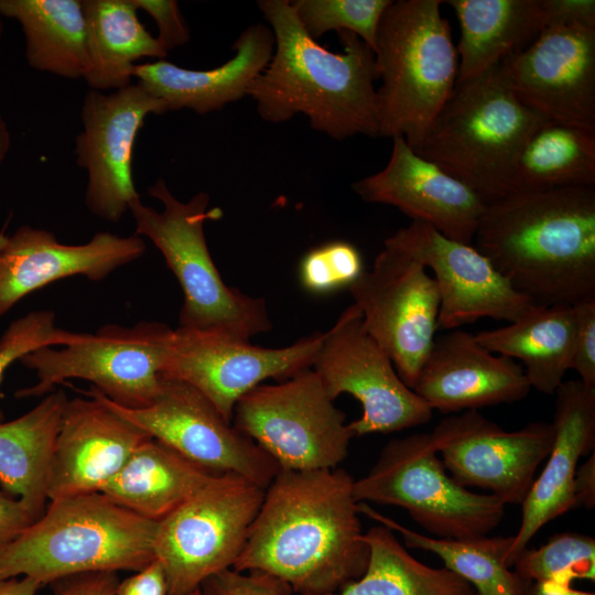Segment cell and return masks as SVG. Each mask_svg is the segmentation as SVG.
<instances>
[{
    "label": "cell",
    "mask_w": 595,
    "mask_h": 595,
    "mask_svg": "<svg viewBox=\"0 0 595 595\" xmlns=\"http://www.w3.org/2000/svg\"><path fill=\"white\" fill-rule=\"evenodd\" d=\"M354 478L343 468L280 469L231 569L277 577L298 595L336 593L367 569Z\"/></svg>",
    "instance_id": "obj_1"
},
{
    "label": "cell",
    "mask_w": 595,
    "mask_h": 595,
    "mask_svg": "<svg viewBox=\"0 0 595 595\" xmlns=\"http://www.w3.org/2000/svg\"><path fill=\"white\" fill-rule=\"evenodd\" d=\"M473 246L537 305L595 299V186L510 192L489 202Z\"/></svg>",
    "instance_id": "obj_2"
},
{
    "label": "cell",
    "mask_w": 595,
    "mask_h": 595,
    "mask_svg": "<svg viewBox=\"0 0 595 595\" xmlns=\"http://www.w3.org/2000/svg\"><path fill=\"white\" fill-rule=\"evenodd\" d=\"M257 4L274 36L272 57L248 89L260 118L281 123L302 113L312 129L335 140L379 137V71L372 48L339 31L343 52H331L305 32L291 1Z\"/></svg>",
    "instance_id": "obj_3"
},
{
    "label": "cell",
    "mask_w": 595,
    "mask_h": 595,
    "mask_svg": "<svg viewBox=\"0 0 595 595\" xmlns=\"http://www.w3.org/2000/svg\"><path fill=\"white\" fill-rule=\"evenodd\" d=\"M156 524L100 491L51 500L0 548V580L29 576L44 586L87 572L140 571L155 559Z\"/></svg>",
    "instance_id": "obj_4"
},
{
    "label": "cell",
    "mask_w": 595,
    "mask_h": 595,
    "mask_svg": "<svg viewBox=\"0 0 595 595\" xmlns=\"http://www.w3.org/2000/svg\"><path fill=\"white\" fill-rule=\"evenodd\" d=\"M499 64L457 80L423 137L411 147L486 204L510 192L520 151L549 120L515 95Z\"/></svg>",
    "instance_id": "obj_5"
},
{
    "label": "cell",
    "mask_w": 595,
    "mask_h": 595,
    "mask_svg": "<svg viewBox=\"0 0 595 595\" xmlns=\"http://www.w3.org/2000/svg\"><path fill=\"white\" fill-rule=\"evenodd\" d=\"M148 193L161 202L163 209L147 206L140 198L131 202L134 235L147 237L160 250L182 288L178 326L245 342L269 332L272 324L266 301L227 285L212 259L204 224L221 213L219 208L208 210V193L201 191L181 202L163 178H158Z\"/></svg>",
    "instance_id": "obj_6"
},
{
    "label": "cell",
    "mask_w": 595,
    "mask_h": 595,
    "mask_svg": "<svg viewBox=\"0 0 595 595\" xmlns=\"http://www.w3.org/2000/svg\"><path fill=\"white\" fill-rule=\"evenodd\" d=\"M442 3L392 0L380 20L374 51L381 79L379 137L416 144L457 83L458 58Z\"/></svg>",
    "instance_id": "obj_7"
},
{
    "label": "cell",
    "mask_w": 595,
    "mask_h": 595,
    "mask_svg": "<svg viewBox=\"0 0 595 595\" xmlns=\"http://www.w3.org/2000/svg\"><path fill=\"white\" fill-rule=\"evenodd\" d=\"M357 502L405 509L435 538L487 536L505 517L506 505L491 494L459 485L440 458L430 433L389 441L371 469L354 480Z\"/></svg>",
    "instance_id": "obj_8"
},
{
    "label": "cell",
    "mask_w": 595,
    "mask_h": 595,
    "mask_svg": "<svg viewBox=\"0 0 595 595\" xmlns=\"http://www.w3.org/2000/svg\"><path fill=\"white\" fill-rule=\"evenodd\" d=\"M172 333L161 322L143 321L131 327L107 324L62 348H37L19 360L35 371L37 380L15 397L46 396L68 379H83L120 407L144 408L161 391Z\"/></svg>",
    "instance_id": "obj_9"
},
{
    "label": "cell",
    "mask_w": 595,
    "mask_h": 595,
    "mask_svg": "<svg viewBox=\"0 0 595 595\" xmlns=\"http://www.w3.org/2000/svg\"><path fill=\"white\" fill-rule=\"evenodd\" d=\"M266 488L235 473L213 475L156 524L154 554L169 595H188L231 569L262 505Z\"/></svg>",
    "instance_id": "obj_10"
},
{
    "label": "cell",
    "mask_w": 595,
    "mask_h": 595,
    "mask_svg": "<svg viewBox=\"0 0 595 595\" xmlns=\"http://www.w3.org/2000/svg\"><path fill=\"white\" fill-rule=\"evenodd\" d=\"M231 422L286 470L336 468L355 437L312 368L247 392Z\"/></svg>",
    "instance_id": "obj_11"
},
{
    "label": "cell",
    "mask_w": 595,
    "mask_h": 595,
    "mask_svg": "<svg viewBox=\"0 0 595 595\" xmlns=\"http://www.w3.org/2000/svg\"><path fill=\"white\" fill-rule=\"evenodd\" d=\"M367 332L412 389L439 328L440 295L428 269L385 240L370 270L348 288Z\"/></svg>",
    "instance_id": "obj_12"
},
{
    "label": "cell",
    "mask_w": 595,
    "mask_h": 595,
    "mask_svg": "<svg viewBox=\"0 0 595 595\" xmlns=\"http://www.w3.org/2000/svg\"><path fill=\"white\" fill-rule=\"evenodd\" d=\"M312 369L331 399L348 393L360 402L363 415L349 423L355 436L401 431L432 418L433 410L399 377L354 303L324 332Z\"/></svg>",
    "instance_id": "obj_13"
},
{
    "label": "cell",
    "mask_w": 595,
    "mask_h": 595,
    "mask_svg": "<svg viewBox=\"0 0 595 595\" xmlns=\"http://www.w3.org/2000/svg\"><path fill=\"white\" fill-rule=\"evenodd\" d=\"M83 393L212 474L235 473L267 488L280 470L267 452L185 382L164 378L154 401L139 409L120 407L94 387Z\"/></svg>",
    "instance_id": "obj_14"
},
{
    "label": "cell",
    "mask_w": 595,
    "mask_h": 595,
    "mask_svg": "<svg viewBox=\"0 0 595 595\" xmlns=\"http://www.w3.org/2000/svg\"><path fill=\"white\" fill-rule=\"evenodd\" d=\"M323 336L315 332L289 346L268 348L178 326L172 333L162 377L192 386L231 422L238 400L262 381L285 380L312 368Z\"/></svg>",
    "instance_id": "obj_15"
},
{
    "label": "cell",
    "mask_w": 595,
    "mask_h": 595,
    "mask_svg": "<svg viewBox=\"0 0 595 595\" xmlns=\"http://www.w3.org/2000/svg\"><path fill=\"white\" fill-rule=\"evenodd\" d=\"M451 476L464 487L489 491L505 505H521L554 439L551 422L506 431L477 410L451 414L430 433Z\"/></svg>",
    "instance_id": "obj_16"
},
{
    "label": "cell",
    "mask_w": 595,
    "mask_h": 595,
    "mask_svg": "<svg viewBox=\"0 0 595 595\" xmlns=\"http://www.w3.org/2000/svg\"><path fill=\"white\" fill-rule=\"evenodd\" d=\"M164 112L163 101L139 82L108 94H85L74 152L87 171L85 204L91 214L117 223L140 198L132 177L133 148L147 116Z\"/></svg>",
    "instance_id": "obj_17"
},
{
    "label": "cell",
    "mask_w": 595,
    "mask_h": 595,
    "mask_svg": "<svg viewBox=\"0 0 595 595\" xmlns=\"http://www.w3.org/2000/svg\"><path fill=\"white\" fill-rule=\"evenodd\" d=\"M499 67L528 107L551 121L595 132V25H548Z\"/></svg>",
    "instance_id": "obj_18"
},
{
    "label": "cell",
    "mask_w": 595,
    "mask_h": 595,
    "mask_svg": "<svg viewBox=\"0 0 595 595\" xmlns=\"http://www.w3.org/2000/svg\"><path fill=\"white\" fill-rule=\"evenodd\" d=\"M386 240L434 273L441 329H456L485 317L511 323L537 305L473 245L450 239L428 224L411 221Z\"/></svg>",
    "instance_id": "obj_19"
},
{
    "label": "cell",
    "mask_w": 595,
    "mask_h": 595,
    "mask_svg": "<svg viewBox=\"0 0 595 595\" xmlns=\"http://www.w3.org/2000/svg\"><path fill=\"white\" fill-rule=\"evenodd\" d=\"M388 163L377 173L353 183L365 202L390 205L412 221L432 226L445 237L473 245L486 202L470 187L393 137Z\"/></svg>",
    "instance_id": "obj_20"
},
{
    "label": "cell",
    "mask_w": 595,
    "mask_h": 595,
    "mask_svg": "<svg viewBox=\"0 0 595 595\" xmlns=\"http://www.w3.org/2000/svg\"><path fill=\"white\" fill-rule=\"evenodd\" d=\"M144 251L143 238L134 234L100 231L85 244L66 245L52 231L22 225L0 251V317L52 282L74 275L101 281Z\"/></svg>",
    "instance_id": "obj_21"
},
{
    "label": "cell",
    "mask_w": 595,
    "mask_h": 595,
    "mask_svg": "<svg viewBox=\"0 0 595 595\" xmlns=\"http://www.w3.org/2000/svg\"><path fill=\"white\" fill-rule=\"evenodd\" d=\"M151 436L99 400L68 399L47 467V501L101 491Z\"/></svg>",
    "instance_id": "obj_22"
},
{
    "label": "cell",
    "mask_w": 595,
    "mask_h": 595,
    "mask_svg": "<svg viewBox=\"0 0 595 595\" xmlns=\"http://www.w3.org/2000/svg\"><path fill=\"white\" fill-rule=\"evenodd\" d=\"M412 390L432 410L455 414L513 403L531 387L516 360L494 355L475 334L456 328L435 338Z\"/></svg>",
    "instance_id": "obj_23"
},
{
    "label": "cell",
    "mask_w": 595,
    "mask_h": 595,
    "mask_svg": "<svg viewBox=\"0 0 595 595\" xmlns=\"http://www.w3.org/2000/svg\"><path fill=\"white\" fill-rule=\"evenodd\" d=\"M554 396L553 444L545 466L521 504L520 526L506 559L510 567L545 523L575 508L577 463L595 448V387L580 379L567 380Z\"/></svg>",
    "instance_id": "obj_24"
},
{
    "label": "cell",
    "mask_w": 595,
    "mask_h": 595,
    "mask_svg": "<svg viewBox=\"0 0 595 595\" xmlns=\"http://www.w3.org/2000/svg\"><path fill=\"white\" fill-rule=\"evenodd\" d=\"M235 55L210 69H187L165 60L137 64L133 77L165 105L166 111L190 109L199 115L223 109L248 96L274 51L272 30L255 23L234 42Z\"/></svg>",
    "instance_id": "obj_25"
},
{
    "label": "cell",
    "mask_w": 595,
    "mask_h": 595,
    "mask_svg": "<svg viewBox=\"0 0 595 595\" xmlns=\"http://www.w3.org/2000/svg\"><path fill=\"white\" fill-rule=\"evenodd\" d=\"M461 28L457 80L528 46L548 26L543 0H448Z\"/></svg>",
    "instance_id": "obj_26"
},
{
    "label": "cell",
    "mask_w": 595,
    "mask_h": 595,
    "mask_svg": "<svg viewBox=\"0 0 595 595\" xmlns=\"http://www.w3.org/2000/svg\"><path fill=\"white\" fill-rule=\"evenodd\" d=\"M575 324L573 305H534L515 322L480 331L475 338L493 354L521 360L530 387L552 396L571 367Z\"/></svg>",
    "instance_id": "obj_27"
},
{
    "label": "cell",
    "mask_w": 595,
    "mask_h": 595,
    "mask_svg": "<svg viewBox=\"0 0 595 595\" xmlns=\"http://www.w3.org/2000/svg\"><path fill=\"white\" fill-rule=\"evenodd\" d=\"M213 475L167 445L150 437L101 489L116 504L159 522Z\"/></svg>",
    "instance_id": "obj_28"
},
{
    "label": "cell",
    "mask_w": 595,
    "mask_h": 595,
    "mask_svg": "<svg viewBox=\"0 0 595 595\" xmlns=\"http://www.w3.org/2000/svg\"><path fill=\"white\" fill-rule=\"evenodd\" d=\"M67 401L55 389L23 415L0 422V485L35 519L46 508L47 467Z\"/></svg>",
    "instance_id": "obj_29"
},
{
    "label": "cell",
    "mask_w": 595,
    "mask_h": 595,
    "mask_svg": "<svg viewBox=\"0 0 595 595\" xmlns=\"http://www.w3.org/2000/svg\"><path fill=\"white\" fill-rule=\"evenodd\" d=\"M86 19L88 66L84 79L94 90L131 84L134 62L164 60L167 52L138 18L131 0H82Z\"/></svg>",
    "instance_id": "obj_30"
},
{
    "label": "cell",
    "mask_w": 595,
    "mask_h": 595,
    "mask_svg": "<svg viewBox=\"0 0 595 595\" xmlns=\"http://www.w3.org/2000/svg\"><path fill=\"white\" fill-rule=\"evenodd\" d=\"M0 14L21 25L30 67L64 78L84 77L88 54L82 0H0Z\"/></svg>",
    "instance_id": "obj_31"
},
{
    "label": "cell",
    "mask_w": 595,
    "mask_h": 595,
    "mask_svg": "<svg viewBox=\"0 0 595 595\" xmlns=\"http://www.w3.org/2000/svg\"><path fill=\"white\" fill-rule=\"evenodd\" d=\"M360 513L402 536L407 548L436 554L444 567L466 581L476 595H528L532 582L510 567L507 554L513 536L443 539L428 537L379 513L367 502H358Z\"/></svg>",
    "instance_id": "obj_32"
},
{
    "label": "cell",
    "mask_w": 595,
    "mask_h": 595,
    "mask_svg": "<svg viewBox=\"0 0 595 595\" xmlns=\"http://www.w3.org/2000/svg\"><path fill=\"white\" fill-rule=\"evenodd\" d=\"M573 186H595V132L548 120L520 151L510 192Z\"/></svg>",
    "instance_id": "obj_33"
},
{
    "label": "cell",
    "mask_w": 595,
    "mask_h": 595,
    "mask_svg": "<svg viewBox=\"0 0 595 595\" xmlns=\"http://www.w3.org/2000/svg\"><path fill=\"white\" fill-rule=\"evenodd\" d=\"M369 561L364 574L326 595H476L474 588L446 567L429 566L413 555L383 524L364 533Z\"/></svg>",
    "instance_id": "obj_34"
},
{
    "label": "cell",
    "mask_w": 595,
    "mask_h": 595,
    "mask_svg": "<svg viewBox=\"0 0 595 595\" xmlns=\"http://www.w3.org/2000/svg\"><path fill=\"white\" fill-rule=\"evenodd\" d=\"M522 578L536 582L572 584L577 578H595V539L563 532L538 549H523L512 564Z\"/></svg>",
    "instance_id": "obj_35"
},
{
    "label": "cell",
    "mask_w": 595,
    "mask_h": 595,
    "mask_svg": "<svg viewBox=\"0 0 595 595\" xmlns=\"http://www.w3.org/2000/svg\"><path fill=\"white\" fill-rule=\"evenodd\" d=\"M392 0H295L294 12L315 41L328 31L356 34L375 51L380 20Z\"/></svg>",
    "instance_id": "obj_36"
},
{
    "label": "cell",
    "mask_w": 595,
    "mask_h": 595,
    "mask_svg": "<svg viewBox=\"0 0 595 595\" xmlns=\"http://www.w3.org/2000/svg\"><path fill=\"white\" fill-rule=\"evenodd\" d=\"M364 271L359 250L350 242L333 240L313 248L303 257L299 275L306 291L326 294L348 289Z\"/></svg>",
    "instance_id": "obj_37"
},
{
    "label": "cell",
    "mask_w": 595,
    "mask_h": 595,
    "mask_svg": "<svg viewBox=\"0 0 595 595\" xmlns=\"http://www.w3.org/2000/svg\"><path fill=\"white\" fill-rule=\"evenodd\" d=\"M84 333L69 332L55 325V313L33 311L11 322L0 337V385L4 372L26 354L44 346H66L78 342ZM3 413L0 409V422Z\"/></svg>",
    "instance_id": "obj_38"
},
{
    "label": "cell",
    "mask_w": 595,
    "mask_h": 595,
    "mask_svg": "<svg viewBox=\"0 0 595 595\" xmlns=\"http://www.w3.org/2000/svg\"><path fill=\"white\" fill-rule=\"evenodd\" d=\"M201 595H292L289 585L259 571L227 569L206 578Z\"/></svg>",
    "instance_id": "obj_39"
},
{
    "label": "cell",
    "mask_w": 595,
    "mask_h": 595,
    "mask_svg": "<svg viewBox=\"0 0 595 595\" xmlns=\"http://www.w3.org/2000/svg\"><path fill=\"white\" fill-rule=\"evenodd\" d=\"M575 312V337L570 369L580 380L595 387V299L573 304Z\"/></svg>",
    "instance_id": "obj_40"
},
{
    "label": "cell",
    "mask_w": 595,
    "mask_h": 595,
    "mask_svg": "<svg viewBox=\"0 0 595 595\" xmlns=\"http://www.w3.org/2000/svg\"><path fill=\"white\" fill-rule=\"evenodd\" d=\"M138 10L145 11L156 23L160 44L166 52L186 44L190 29L175 0H131Z\"/></svg>",
    "instance_id": "obj_41"
},
{
    "label": "cell",
    "mask_w": 595,
    "mask_h": 595,
    "mask_svg": "<svg viewBox=\"0 0 595 595\" xmlns=\"http://www.w3.org/2000/svg\"><path fill=\"white\" fill-rule=\"evenodd\" d=\"M119 583L117 572L75 574L51 583L53 595H112Z\"/></svg>",
    "instance_id": "obj_42"
},
{
    "label": "cell",
    "mask_w": 595,
    "mask_h": 595,
    "mask_svg": "<svg viewBox=\"0 0 595 595\" xmlns=\"http://www.w3.org/2000/svg\"><path fill=\"white\" fill-rule=\"evenodd\" d=\"M112 595H169L164 569L158 559L119 582Z\"/></svg>",
    "instance_id": "obj_43"
},
{
    "label": "cell",
    "mask_w": 595,
    "mask_h": 595,
    "mask_svg": "<svg viewBox=\"0 0 595 595\" xmlns=\"http://www.w3.org/2000/svg\"><path fill=\"white\" fill-rule=\"evenodd\" d=\"M543 8L548 25H595L594 0H543Z\"/></svg>",
    "instance_id": "obj_44"
},
{
    "label": "cell",
    "mask_w": 595,
    "mask_h": 595,
    "mask_svg": "<svg viewBox=\"0 0 595 595\" xmlns=\"http://www.w3.org/2000/svg\"><path fill=\"white\" fill-rule=\"evenodd\" d=\"M34 520L21 500L0 491V548L12 541Z\"/></svg>",
    "instance_id": "obj_45"
},
{
    "label": "cell",
    "mask_w": 595,
    "mask_h": 595,
    "mask_svg": "<svg viewBox=\"0 0 595 595\" xmlns=\"http://www.w3.org/2000/svg\"><path fill=\"white\" fill-rule=\"evenodd\" d=\"M575 508L583 506L593 509L595 506V455L591 456L577 467L574 476Z\"/></svg>",
    "instance_id": "obj_46"
},
{
    "label": "cell",
    "mask_w": 595,
    "mask_h": 595,
    "mask_svg": "<svg viewBox=\"0 0 595 595\" xmlns=\"http://www.w3.org/2000/svg\"><path fill=\"white\" fill-rule=\"evenodd\" d=\"M42 585L29 576L0 580V595H37Z\"/></svg>",
    "instance_id": "obj_47"
},
{
    "label": "cell",
    "mask_w": 595,
    "mask_h": 595,
    "mask_svg": "<svg viewBox=\"0 0 595 595\" xmlns=\"http://www.w3.org/2000/svg\"><path fill=\"white\" fill-rule=\"evenodd\" d=\"M528 595H595V593L574 588L572 584L536 582L532 583Z\"/></svg>",
    "instance_id": "obj_48"
},
{
    "label": "cell",
    "mask_w": 595,
    "mask_h": 595,
    "mask_svg": "<svg viewBox=\"0 0 595 595\" xmlns=\"http://www.w3.org/2000/svg\"><path fill=\"white\" fill-rule=\"evenodd\" d=\"M11 148L9 126L0 111V170Z\"/></svg>",
    "instance_id": "obj_49"
},
{
    "label": "cell",
    "mask_w": 595,
    "mask_h": 595,
    "mask_svg": "<svg viewBox=\"0 0 595 595\" xmlns=\"http://www.w3.org/2000/svg\"><path fill=\"white\" fill-rule=\"evenodd\" d=\"M8 240V235L4 232V229L0 231V251L4 247L6 242Z\"/></svg>",
    "instance_id": "obj_50"
},
{
    "label": "cell",
    "mask_w": 595,
    "mask_h": 595,
    "mask_svg": "<svg viewBox=\"0 0 595 595\" xmlns=\"http://www.w3.org/2000/svg\"><path fill=\"white\" fill-rule=\"evenodd\" d=\"M2 18L3 17L0 14V41L3 34V29H4Z\"/></svg>",
    "instance_id": "obj_51"
},
{
    "label": "cell",
    "mask_w": 595,
    "mask_h": 595,
    "mask_svg": "<svg viewBox=\"0 0 595 595\" xmlns=\"http://www.w3.org/2000/svg\"><path fill=\"white\" fill-rule=\"evenodd\" d=\"M188 595H201L199 588H197L196 591L190 593Z\"/></svg>",
    "instance_id": "obj_52"
}]
</instances>
